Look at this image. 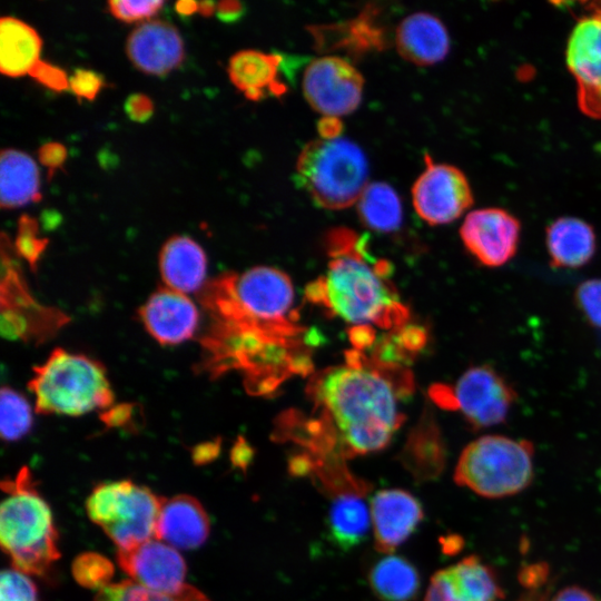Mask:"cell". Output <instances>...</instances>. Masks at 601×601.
Instances as JSON below:
<instances>
[{"mask_svg":"<svg viewBox=\"0 0 601 601\" xmlns=\"http://www.w3.org/2000/svg\"><path fill=\"white\" fill-rule=\"evenodd\" d=\"M209 534V520L203 505L190 495L162 499L156 539L175 549L200 546Z\"/></svg>","mask_w":601,"mask_h":601,"instance_id":"19","label":"cell"},{"mask_svg":"<svg viewBox=\"0 0 601 601\" xmlns=\"http://www.w3.org/2000/svg\"><path fill=\"white\" fill-rule=\"evenodd\" d=\"M219 446L214 443L199 445L194 451V460L196 463H206L211 461L218 454Z\"/></svg>","mask_w":601,"mask_h":601,"instance_id":"45","label":"cell"},{"mask_svg":"<svg viewBox=\"0 0 601 601\" xmlns=\"http://www.w3.org/2000/svg\"><path fill=\"white\" fill-rule=\"evenodd\" d=\"M296 173L312 199L326 209H344L357 203L368 185V164L353 141L318 138L302 149Z\"/></svg>","mask_w":601,"mask_h":601,"instance_id":"6","label":"cell"},{"mask_svg":"<svg viewBox=\"0 0 601 601\" xmlns=\"http://www.w3.org/2000/svg\"><path fill=\"white\" fill-rule=\"evenodd\" d=\"M359 492H343L334 497L327 519L329 540L341 550L348 551L366 538L371 510Z\"/></svg>","mask_w":601,"mask_h":601,"instance_id":"26","label":"cell"},{"mask_svg":"<svg viewBox=\"0 0 601 601\" xmlns=\"http://www.w3.org/2000/svg\"><path fill=\"white\" fill-rule=\"evenodd\" d=\"M33 371L29 388L39 413L77 416L112 403L105 370L83 355L58 348Z\"/></svg>","mask_w":601,"mask_h":601,"instance_id":"5","label":"cell"},{"mask_svg":"<svg viewBox=\"0 0 601 601\" xmlns=\"http://www.w3.org/2000/svg\"><path fill=\"white\" fill-rule=\"evenodd\" d=\"M425 168L412 187L416 214L430 225L456 220L473 203L466 176L455 166L434 162L425 155Z\"/></svg>","mask_w":601,"mask_h":601,"instance_id":"10","label":"cell"},{"mask_svg":"<svg viewBox=\"0 0 601 601\" xmlns=\"http://www.w3.org/2000/svg\"><path fill=\"white\" fill-rule=\"evenodd\" d=\"M321 138L333 139L339 137L342 125L339 118L323 117L318 124Z\"/></svg>","mask_w":601,"mask_h":601,"instance_id":"44","label":"cell"},{"mask_svg":"<svg viewBox=\"0 0 601 601\" xmlns=\"http://www.w3.org/2000/svg\"><path fill=\"white\" fill-rule=\"evenodd\" d=\"M95 601H115L109 585L98 591Z\"/></svg>","mask_w":601,"mask_h":601,"instance_id":"50","label":"cell"},{"mask_svg":"<svg viewBox=\"0 0 601 601\" xmlns=\"http://www.w3.org/2000/svg\"><path fill=\"white\" fill-rule=\"evenodd\" d=\"M565 63L577 83L580 110L601 119V12L594 10L574 24L565 47Z\"/></svg>","mask_w":601,"mask_h":601,"instance_id":"11","label":"cell"},{"mask_svg":"<svg viewBox=\"0 0 601 601\" xmlns=\"http://www.w3.org/2000/svg\"><path fill=\"white\" fill-rule=\"evenodd\" d=\"M250 450L246 444H237L233 451L231 460L238 467H245L249 462Z\"/></svg>","mask_w":601,"mask_h":601,"instance_id":"46","label":"cell"},{"mask_svg":"<svg viewBox=\"0 0 601 601\" xmlns=\"http://www.w3.org/2000/svg\"><path fill=\"white\" fill-rule=\"evenodd\" d=\"M411 386L408 372L398 365L348 352L345 364L323 371L311 384L321 417L309 431L328 450L336 445L343 457L381 451L404 420L398 401Z\"/></svg>","mask_w":601,"mask_h":601,"instance_id":"1","label":"cell"},{"mask_svg":"<svg viewBox=\"0 0 601 601\" xmlns=\"http://www.w3.org/2000/svg\"><path fill=\"white\" fill-rule=\"evenodd\" d=\"M217 9V4L214 1L198 2V11L203 17H211Z\"/></svg>","mask_w":601,"mask_h":601,"instance_id":"49","label":"cell"},{"mask_svg":"<svg viewBox=\"0 0 601 601\" xmlns=\"http://www.w3.org/2000/svg\"><path fill=\"white\" fill-rule=\"evenodd\" d=\"M32 416L27 400L16 391L3 387L0 398V431L6 441H16L31 428Z\"/></svg>","mask_w":601,"mask_h":601,"instance_id":"30","label":"cell"},{"mask_svg":"<svg viewBox=\"0 0 601 601\" xmlns=\"http://www.w3.org/2000/svg\"><path fill=\"white\" fill-rule=\"evenodd\" d=\"M545 246L553 267L580 268L593 258L597 238L590 224L564 216L548 226Z\"/></svg>","mask_w":601,"mask_h":601,"instance_id":"22","label":"cell"},{"mask_svg":"<svg viewBox=\"0 0 601 601\" xmlns=\"http://www.w3.org/2000/svg\"><path fill=\"white\" fill-rule=\"evenodd\" d=\"M520 234L518 218L497 207L469 213L460 228L466 250L479 264L490 268L503 266L515 256Z\"/></svg>","mask_w":601,"mask_h":601,"instance_id":"12","label":"cell"},{"mask_svg":"<svg viewBox=\"0 0 601 601\" xmlns=\"http://www.w3.org/2000/svg\"><path fill=\"white\" fill-rule=\"evenodd\" d=\"M327 250V270L306 287V297L356 327H402L408 309L388 279L390 264L371 257L365 239L347 228L328 234Z\"/></svg>","mask_w":601,"mask_h":601,"instance_id":"2","label":"cell"},{"mask_svg":"<svg viewBox=\"0 0 601 601\" xmlns=\"http://www.w3.org/2000/svg\"><path fill=\"white\" fill-rule=\"evenodd\" d=\"M161 501L145 486L121 481L112 518L104 528L118 550H129L156 538Z\"/></svg>","mask_w":601,"mask_h":601,"instance_id":"14","label":"cell"},{"mask_svg":"<svg viewBox=\"0 0 601 601\" xmlns=\"http://www.w3.org/2000/svg\"><path fill=\"white\" fill-rule=\"evenodd\" d=\"M364 78L347 60L325 56L313 60L303 76V92L311 107L324 117L353 112L361 104Z\"/></svg>","mask_w":601,"mask_h":601,"instance_id":"9","label":"cell"},{"mask_svg":"<svg viewBox=\"0 0 601 601\" xmlns=\"http://www.w3.org/2000/svg\"><path fill=\"white\" fill-rule=\"evenodd\" d=\"M175 10L183 17L191 16L194 12L198 11V2L196 1H178L175 4Z\"/></svg>","mask_w":601,"mask_h":601,"instance_id":"47","label":"cell"},{"mask_svg":"<svg viewBox=\"0 0 601 601\" xmlns=\"http://www.w3.org/2000/svg\"><path fill=\"white\" fill-rule=\"evenodd\" d=\"M294 294L293 284L284 272L259 266L240 275H223L207 288L204 303L215 318L296 337L299 327Z\"/></svg>","mask_w":601,"mask_h":601,"instance_id":"3","label":"cell"},{"mask_svg":"<svg viewBox=\"0 0 601 601\" xmlns=\"http://www.w3.org/2000/svg\"><path fill=\"white\" fill-rule=\"evenodd\" d=\"M504 598L496 573L476 555L439 570L423 601H499Z\"/></svg>","mask_w":601,"mask_h":601,"instance_id":"15","label":"cell"},{"mask_svg":"<svg viewBox=\"0 0 601 601\" xmlns=\"http://www.w3.org/2000/svg\"><path fill=\"white\" fill-rule=\"evenodd\" d=\"M104 78L96 71L76 69L69 78V88L78 98L93 100L104 87Z\"/></svg>","mask_w":601,"mask_h":601,"instance_id":"37","label":"cell"},{"mask_svg":"<svg viewBox=\"0 0 601 601\" xmlns=\"http://www.w3.org/2000/svg\"><path fill=\"white\" fill-rule=\"evenodd\" d=\"M548 574V568L544 563L532 564L520 572V581L525 587H536L541 584Z\"/></svg>","mask_w":601,"mask_h":601,"instance_id":"43","label":"cell"},{"mask_svg":"<svg viewBox=\"0 0 601 601\" xmlns=\"http://www.w3.org/2000/svg\"><path fill=\"white\" fill-rule=\"evenodd\" d=\"M594 10H597V11L601 12V3H599L598 8H597V9H594Z\"/></svg>","mask_w":601,"mask_h":601,"instance_id":"51","label":"cell"},{"mask_svg":"<svg viewBox=\"0 0 601 601\" xmlns=\"http://www.w3.org/2000/svg\"><path fill=\"white\" fill-rule=\"evenodd\" d=\"M0 601H37V589L26 573L7 569L0 577Z\"/></svg>","mask_w":601,"mask_h":601,"instance_id":"34","label":"cell"},{"mask_svg":"<svg viewBox=\"0 0 601 601\" xmlns=\"http://www.w3.org/2000/svg\"><path fill=\"white\" fill-rule=\"evenodd\" d=\"M125 111L131 120L145 122L152 116L154 105L146 95L134 93L126 100Z\"/></svg>","mask_w":601,"mask_h":601,"instance_id":"39","label":"cell"},{"mask_svg":"<svg viewBox=\"0 0 601 601\" xmlns=\"http://www.w3.org/2000/svg\"><path fill=\"white\" fill-rule=\"evenodd\" d=\"M162 4V1L111 0L108 2L112 16L125 22L149 19L161 9Z\"/></svg>","mask_w":601,"mask_h":601,"instance_id":"36","label":"cell"},{"mask_svg":"<svg viewBox=\"0 0 601 601\" xmlns=\"http://www.w3.org/2000/svg\"><path fill=\"white\" fill-rule=\"evenodd\" d=\"M430 395L441 407L459 411L473 431L503 423L516 401L512 384L489 364L471 366L453 386L433 385Z\"/></svg>","mask_w":601,"mask_h":601,"instance_id":"8","label":"cell"},{"mask_svg":"<svg viewBox=\"0 0 601 601\" xmlns=\"http://www.w3.org/2000/svg\"><path fill=\"white\" fill-rule=\"evenodd\" d=\"M550 601H601L591 591L579 587L570 585L558 591Z\"/></svg>","mask_w":601,"mask_h":601,"instance_id":"41","label":"cell"},{"mask_svg":"<svg viewBox=\"0 0 601 601\" xmlns=\"http://www.w3.org/2000/svg\"><path fill=\"white\" fill-rule=\"evenodd\" d=\"M39 170L27 154L3 149L0 156V205L11 209L41 199Z\"/></svg>","mask_w":601,"mask_h":601,"instance_id":"24","label":"cell"},{"mask_svg":"<svg viewBox=\"0 0 601 601\" xmlns=\"http://www.w3.org/2000/svg\"><path fill=\"white\" fill-rule=\"evenodd\" d=\"M244 10L240 2L226 0L217 3L216 13L218 19L223 22H234L243 16Z\"/></svg>","mask_w":601,"mask_h":601,"instance_id":"42","label":"cell"},{"mask_svg":"<svg viewBox=\"0 0 601 601\" xmlns=\"http://www.w3.org/2000/svg\"><path fill=\"white\" fill-rule=\"evenodd\" d=\"M126 51L137 69L154 76L169 73L185 58L178 30L162 20H149L134 29L127 39Z\"/></svg>","mask_w":601,"mask_h":601,"instance_id":"17","label":"cell"},{"mask_svg":"<svg viewBox=\"0 0 601 601\" xmlns=\"http://www.w3.org/2000/svg\"><path fill=\"white\" fill-rule=\"evenodd\" d=\"M38 157L40 162L49 169L51 176L56 169L63 165L67 158V149L60 142L50 141L39 148Z\"/></svg>","mask_w":601,"mask_h":601,"instance_id":"40","label":"cell"},{"mask_svg":"<svg viewBox=\"0 0 601 601\" xmlns=\"http://www.w3.org/2000/svg\"><path fill=\"white\" fill-rule=\"evenodd\" d=\"M114 570V564L96 552L79 554L71 565L72 575L81 587L98 590L109 585Z\"/></svg>","mask_w":601,"mask_h":601,"instance_id":"31","label":"cell"},{"mask_svg":"<svg viewBox=\"0 0 601 601\" xmlns=\"http://www.w3.org/2000/svg\"><path fill=\"white\" fill-rule=\"evenodd\" d=\"M120 568L131 581L158 593L174 594L185 587L186 564L178 551L156 539L118 550Z\"/></svg>","mask_w":601,"mask_h":601,"instance_id":"13","label":"cell"},{"mask_svg":"<svg viewBox=\"0 0 601 601\" xmlns=\"http://www.w3.org/2000/svg\"><path fill=\"white\" fill-rule=\"evenodd\" d=\"M416 568L405 558L387 555L370 570L368 583L381 601H412L420 589Z\"/></svg>","mask_w":601,"mask_h":601,"instance_id":"27","label":"cell"},{"mask_svg":"<svg viewBox=\"0 0 601 601\" xmlns=\"http://www.w3.org/2000/svg\"><path fill=\"white\" fill-rule=\"evenodd\" d=\"M533 455V444L528 440L484 435L462 451L454 481L486 499L512 496L532 483Z\"/></svg>","mask_w":601,"mask_h":601,"instance_id":"7","label":"cell"},{"mask_svg":"<svg viewBox=\"0 0 601 601\" xmlns=\"http://www.w3.org/2000/svg\"><path fill=\"white\" fill-rule=\"evenodd\" d=\"M140 316L149 334L165 345L190 338L198 323L194 303L170 288L154 293L142 306Z\"/></svg>","mask_w":601,"mask_h":601,"instance_id":"18","label":"cell"},{"mask_svg":"<svg viewBox=\"0 0 601 601\" xmlns=\"http://www.w3.org/2000/svg\"><path fill=\"white\" fill-rule=\"evenodd\" d=\"M282 57L259 50H242L228 62V75L233 85L247 99L258 101L267 96L279 97L286 86L279 77Z\"/></svg>","mask_w":601,"mask_h":601,"instance_id":"21","label":"cell"},{"mask_svg":"<svg viewBox=\"0 0 601 601\" xmlns=\"http://www.w3.org/2000/svg\"><path fill=\"white\" fill-rule=\"evenodd\" d=\"M47 239L38 236V223L35 218L22 215L18 223L14 249L35 267L47 246Z\"/></svg>","mask_w":601,"mask_h":601,"instance_id":"33","label":"cell"},{"mask_svg":"<svg viewBox=\"0 0 601 601\" xmlns=\"http://www.w3.org/2000/svg\"><path fill=\"white\" fill-rule=\"evenodd\" d=\"M395 45L405 60L417 66H430L446 57L450 37L439 18L426 12H416L404 18L398 24Z\"/></svg>","mask_w":601,"mask_h":601,"instance_id":"20","label":"cell"},{"mask_svg":"<svg viewBox=\"0 0 601 601\" xmlns=\"http://www.w3.org/2000/svg\"><path fill=\"white\" fill-rule=\"evenodd\" d=\"M41 39L23 21L3 17L0 21V70L9 77L29 73L39 61Z\"/></svg>","mask_w":601,"mask_h":601,"instance_id":"25","label":"cell"},{"mask_svg":"<svg viewBox=\"0 0 601 601\" xmlns=\"http://www.w3.org/2000/svg\"><path fill=\"white\" fill-rule=\"evenodd\" d=\"M442 544H443V550L446 553H453L462 546V540L459 536L453 535V536L444 538V542Z\"/></svg>","mask_w":601,"mask_h":601,"instance_id":"48","label":"cell"},{"mask_svg":"<svg viewBox=\"0 0 601 601\" xmlns=\"http://www.w3.org/2000/svg\"><path fill=\"white\" fill-rule=\"evenodd\" d=\"M29 75L39 83L53 91H63L69 87L66 72L49 62L39 60L30 70Z\"/></svg>","mask_w":601,"mask_h":601,"instance_id":"38","label":"cell"},{"mask_svg":"<svg viewBox=\"0 0 601 601\" xmlns=\"http://www.w3.org/2000/svg\"><path fill=\"white\" fill-rule=\"evenodd\" d=\"M0 542L14 569L43 574L60 556L52 513L39 495L27 467L1 483Z\"/></svg>","mask_w":601,"mask_h":601,"instance_id":"4","label":"cell"},{"mask_svg":"<svg viewBox=\"0 0 601 601\" xmlns=\"http://www.w3.org/2000/svg\"><path fill=\"white\" fill-rule=\"evenodd\" d=\"M402 462L417 481L434 480L442 473L445 447L436 426L427 425L408 440Z\"/></svg>","mask_w":601,"mask_h":601,"instance_id":"29","label":"cell"},{"mask_svg":"<svg viewBox=\"0 0 601 601\" xmlns=\"http://www.w3.org/2000/svg\"><path fill=\"white\" fill-rule=\"evenodd\" d=\"M160 273L168 288L183 294L196 290L206 275L203 248L187 236H174L162 246Z\"/></svg>","mask_w":601,"mask_h":601,"instance_id":"23","label":"cell"},{"mask_svg":"<svg viewBox=\"0 0 601 601\" xmlns=\"http://www.w3.org/2000/svg\"><path fill=\"white\" fill-rule=\"evenodd\" d=\"M109 588L115 601H209L201 591L188 584L174 594L150 591L131 580L109 584Z\"/></svg>","mask_w":601,"mask_h":601,"instance_id":"32","label":"cell"},{"mask_svg":"<svg viewBox=\"0 0 601 601\" xmlns=\"http://www.w3.org/2000/svg\"><path fill=\"white\" fill-rule=\"evenodd\" d=\"M356 204L359 218L368 228L390 233L401 226L402 203L388 184L381 181L368 184Z\"/></svg>","mask_w":601,"mask_h":601,"instance_id":"28","label":"cell"},{"mask_svg":"<svg viewBox=\"0 0 601 601\" xmlns=\"http://www.w3.org/2000/svg\"><path fill=\"white\" fill-rule=\"evenodd\" d=\"M375 549L391 553L403 544L424 518L421 502L410 492L386 489L371 501Z\"/></svg>","mask_w":601,"mask_h":601,"instance_id":"16","label":"cell"},{"mask_svg":"<svg viewBox=\"0 0 601 601\" xmlns=\"http://www.w3.org/2000/svg\"><path fill=\"white\" fill-rule=\"evenodd\" d=\"M574 302L587 321L601 329V278L581 283L575 289Z\"/></svg>","mask_w":601,"mask_h":601,"instance_id":"35","label":"cell"}]
</instances>
